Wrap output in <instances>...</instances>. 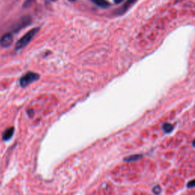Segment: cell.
<instances>
[{
  "instance_id": "cell-10",
  "label": "cell",
  "mask_w": 195,
  "mask_h": 195,
  "mask_svg": "<svg viewBox=\"0 0 195 195\" xmlns=\"http://www.w3.org/2000/svg\"><path fill=\"white\" fill-rule=\"evenodd\" d=\"M187 187L188 188H194V187H195V179L190 181L187 184Z\"/></svg>"
},
{
  "instance_id": "cell-9",
  "label": "cell",
  "mask_w": 195,
  "mask_h": 195,
  "mask_svg": "<svg viewBox=\"0 0 195 195\" xmlns=\"http://www.w3.org/2000/svg\"><path fill=\"white\" fill-rule=\"evenodd\" d=\"M152 191H153V193L155 194H158L161 193V191H162V189H161V187L159 185H156L152 189Z\"/></svg>"
},
{
  "instance_id": "cell-6",
  "label": "cell",
  "mask_w": 195,
  "mask_h": 195,
  "mask_svg": "<svg viewBox=\"0 0 195 195\" xmlns=\"http://www.w3.org/2000/svg\"><path fill=\"white\" fill-rule=\"evenodd\" d=\"M91 1L102 9H107L110 6V3L107 0H91Z\"/></svg>"
},
{
  "instance_id": "cell-2",
  "label": "cell",
  "mask_w": 195,
  "mask_h": 195,
  "mask_svg": "<svg viewBox=\"0 0 195 195\" xmlns=\"http://www.w3.org/2000/svg\"><path fill=\"white\" fill-rule=\"evenodd\" d=\"M40 79V76L37 73L33 72H28L26 74H24V76H22V78L20 79L19 83L21 87L25 88L28 86V85L30 83L36 82Z\"/></svg>"
},
{
  "instance_id": "cell-7",
  "label": "cell",
  "mask_w": 195,
  "mask_h": 195,
  "mask_svg": "<svg viewBox=\"0 0 195 195\" xmlns=\"http://www.w3.org/2000/svg\"><path fill=\"white\" fill-rule=\"evenodd\" d=\"M142 157H143L142 155H139V154H136V155H132V156L125 157L124 160L125 161V162H133V161L139 160V159H140Z\"/></svg>"
},
{
  "instance_id": "cell-12",
  "label": "cell",
  "mask_w": 195,
  "mask_h": 195,
  "mask_svg": "<svg viewBox=\"0 0 195 195\" xmlns=\"http://www.w3.org/2000/svg\"><path fill=\"white\" fill-rule=\"evenodd\" d=\"M193 146L195 148V139L193 141Z\"/></svg>"
},
{
  "instance_id": "cell-13",
  "label": "cell",
  "mask_w": 195,
  "mask_h": 195,
  "mask_svg": "<svg viewBox=\"0 0 195 195\" xmlns=\"http://www.w3.org/2000/svg\"><path fill=\"white\" fill-rule=\"evenodd\" d=\"M70 1H72V2H74V1H76V0H70Z\"/></svg>"
},
{
  "instance_id": "cell-1",
  "label": "cell",
  "mask_w": 195,
  "mask_h": 195,
  "mask_svg": "<svg viewBox=\"0 0 195 195\" xmlns=\"http://www.w3.org/2000/svg\"><path fill=\"white\" fill-rule=\"evenodd\" d=\"M39 30H40L39 28H35L31 29L30 30H29L28 33H26V34H25L22 38H20L19 41L16 43L15 50H20V49L24 48V47H26L28 43H30V41L32 40L33 37L36 35V34L39 31Z\"/></svg>"
},
{
  "instance_id": "cell-5",
  "label": "cell",
  "mask_w": 195,
  "mask_h": 195,
  "mask_svg": "<svg viewBox=\"0 0 195 195\" xmlns=\"http://www.w3.org/2000/svg\"><path fill=\"white\" fill-rule=\"evenodd\" d=\"M136 1H137V0H127V1L126 2L125 4L123 5V7H122L121 9H120L119 11H118L117 13L120 14V15L124 13V12H125L127 11V9H129V8H130V7Z\"/></svg>"
},
{
  "instance_id": "cell-3",
  "label": "cell",
  "mask_w": 195,
  "mask_h": 195,
  "mask_svg": "<svg viewBox=\"0 0 195 195\" xmlns=\"http://www.w3.org/2000/svg\"><path fill=\"white\" fill-rule=\"evenodd\" d=\"M13 42V37L11 34H5L1 37L0 39V45L3 47H8L9 46L12 45V43Z\"/></svg>"
},
{
  "instance_id": "cell-8",
  "label": "cell",
  "mask_w": 195,
  "mask_h": 195,
  "mask_svg": "<svg viewBox=\"0 0 195 195\" xmlns=\"http://www.w3.org/2000/svg\"><path fill=\"white\" fill-rule=\"evenodd\" d=\"M173 125L171 124H169V123H165V124H163L162 126V129L163 130L165 131L166 133H171L173 130Z\"/></svg>"
},
{
  "instance_id": "cell-4",
  "label": "cell",
  "mask_w": 195,
  "mask_h": 195,
  "mask_svg": "<svg viewBox=\"0 0 195 195\" xmlns=\"http://www.w3.org/2000/svg\"><path fill=\"white\" fill-rule=\"evenodd\" d=\"M15 132V128L13 127H9L5 130L4 133H2V139L4 141H8L11 139Z\"/></svg>"
},
{
  "instance_id": "cell-11",
  "label": "cell",
  "mask_w": 195,
  "mask_h": 195,
  "mask_svg": "<svg viewBox=\"0 0 195 195\" xmlns=\"http://www.w3.org/2000/svg\"><path fill=\"white\" fill-rule=\"evenodd\" d=\"M124 1V0H114V3H121V2H122Z\"/></svg>"
},
{
  "instance_id": "cell-14",
  "label": "cell",
  "mask_w": 195,
  "mask_h": 195,
  "mask_svg": "<svg viewBox=\"0 0 195 195\" xmlns=\"http://www.w3.org/2000/svg\"><path fill=\"white\" fill-rule=\"evenodd\" d=\"M51 1H56V0H51Z\"/></svg>"
}]
</instances>
